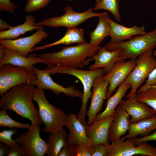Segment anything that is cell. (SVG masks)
I'll return each instance as SVG.
<instances>
[{
	"label": "cell",
	"mask_w": 156,
	"mask_h": 156,
	"mask_svg": "<svg viewBox=\"0 0 156 156\" xmlns=\"http://www.w3.org/2000/svg\"><path fill=\"white\" fill-rule=\"evenodd\" d=\"M34 85L27 83L15 86L5 93L0 100L2 109L12 111L29 119L31 124L42 123L33 102Z\"/></svg>",
	"instance_id": "1"
},
{
	"label": "cell",
	"mask_w": 156,
	"mask_h": 156,
	"mask_svg": "<svg viewBox=\"0 0 156 156\" xmlns=\"http://www.w3.org/2000/svg\"><path fill=\"white\" fill-rule=\"evenodd\" d=\"M101 48L86 42L64 47L58 52L33 54L47 61L48 66L60 65L82 69L89 63L88 59L95 55Z\"/></svg>",
	"instance_id": "2"
},
{
	"label": "cell",
	"mask_w": 156,
	"mask_h": 156,
	"mask_svg": "<svg viewBox=\"0 0 156 156\" xmlns=\"http://www.w3.org/2000/svg\"><path fill=\"white\" fill-rule=\"evenodd\" d=\"M50 74L60 73L72 75L76 77L81 82L83 87L81 98L82 103L77 118L85 127L87 126L85 120L87 112L86 106L89 99L90 97L93 82L97 78L103 77L106 74L103 68L86 70L82 69L67 67L60 65L48 66L46 69Z\"/></svg>",
	"instance_id": "3"
},
{
	"label": "cell",
	"mask_w": 156,
	"mask_h": 156,
	"mask_svg": "<svg viewBox=\"0 0 156 156\" xmlns=\"http://www.w3.org/2000/svg\"><path fill=\"white\" fill-rule=\"evenodd\" d=\"M44 89L38 86L35 88L33 99L38 104L39 117L45 125L43 130L50 133L65 126L68 115L62 109L49 103L45 96Z\"/></svg>",
	"instance_id": "4"
},
{
	"label": "cell",
	"mask_w": 156,
	"mask_h": 156,
	"mask_svg": "<svg viewBox=\"0 0 156 156\" xmlns=\"http://www.w3.org/2000/svg\"><path fill=\"white\" fill-rule=\"evenodd\" d=\"M106 49L121 51L120 56L123 60L136 59L139 55L156 47V27L153 30L142 35H138L127 41L116 43L109 42Z\"/></svg>",
	"instance_id": "5"
},
{
	"label": "cell",
	"mask_w": 156,
	"mask_h": 156,
	"mask_svg": "<svg viewBox=\"0 0 156 156\" xmlns=\"http://www.w3.org/2000/svg\"><path fill=\"white\" fill-rule=\"evenodd\" d=\"M153 49L148 50L136 58L135 67L125 81L131 86V90L126 96V98L135 97L138 88L156 67V59L153 55Z\"/></svg>",
	"instance_id": "6"
},
{
	"label": "cell",
	"mask_w": 156,
	"mask_h": 156,
	"mask_svg": "<svg viewBox=\"0 0 156 156\" xmlns=\"http://www.w3.org/2000/svg\"><path fill=\"white\" fill-rule=\"evenodd\" d=\"M64 10L65 13L63 15L49 18L42 21L35 23V25L53 27H64L67 29L76 27L89 18L98 17L107 12H94L91 8L84 12H77L74 11L72 7L69 6H65Z\"/></svg>",
	"instance_id": "7"
},
{
	"label": "cell",
	"mask_w": 156,
	"mask_h": 156,
	"mask_svg": "<svg viewBox=\"0 0 156 156\" xmlns=\"http://www.w3.org/2000/svg\"><path fill=\"white\" fill-rule=\"evenodd\" d=\"M36 78L33 71L10 64H4L0 66V95L2 96L13 87Z\"/></svg>",
	"instance_id": "8"
},
{
	"label": "cell",
	"mask_w": 156,
	"mask_h": 156,
	"mask_svg": "<svg viewBox=\"0 0 156 156\" xmlns=\"http://www.w3.org/2000/svg\"><path fill=\"white\" fill-rule=\"evenodd\" d=\"M125 139L120 138L111 142L107 146L109 156H132L141 155L156 156V147L147 142H141L136 145L132 138Z\"/></svg>",
	"instance_id": "9"
},
{
	"label": "cell",
	"mask_w": 156,
	"mask_h": 156,
	"mask_svg": "<svg viewBox=\"0 0 156 156\" xmlns=\"http://www.w3.org/2000/svg\"><path fill=\"white\" fill-rule=\"evenodd\" d=\"M28 129L15 140L23 146L27 156H43L46 153L47 145L40 137V125L31 124Z\"/></svg>",
	"instance_id": "10"
},
{
	"label": "cell",
	"mask_w": 156,
	"mask_h": 156,
	"mask_svg": "<svg viewBox=\"0 0 156 156\" xmlns=\"http://www.w3.org/2000/svg\"><path fill=\"white\" fill-rule=\"evenodd\" d=\"M32 70L36 75L37 78L27 83L36 85L46 90H51L56 95L63 93L71 98L76 97L81 99L83 92L75 88L74 86L65 88L55 82L47 70H40L33 66Z\"/></svg>",
	"instance_id": "11"
},
{
	"label": "cell",
	"mask_w": 156,
	"mask_h": 156,
	"mask_svg": "<svg viewBox=\"0 0 156 156\" xmlns=\"http://www.w3.org/2000/svg\"><path fill=\"white\" fill-rule=\"evenodd\" d=\"M136 59L117 62L112 70L103 77L109 82L105 99H108L116 89L122 83L133 70L136 64Z\"/></svg>",
	"instance_id": "12"
},
{
	"label": "cell",
	"mask_w": 156,
	"mask_h": 156,
	"mask_svg": "<svg viewBox=\"0 0 156 156\" xmlns=\"http://www.w3.org/2000/svg\"><path fill=\"white\" fill-rule=\"evenodd\" d=\"M49 36L43 27L37 29L31 35L15 40H0V46L15 50L26 57L35 46Z\"/></svg>",
	"instance_id": "13"
},
{
	"label": "cell",
	"mask_w": 156,
	"mask_h": 156,
	"mask_svg": "<svg viewBox=\"0 0 156 156\" xmlns=\"http://www.w3.org/2000/svg\"><path fill=\"white\" fill-rule=\"evenodd\" d=\"M103 77L96 78L93 83L90 97L91 102L86 113L88 117L87 122V126L91 125L95 120L97 114L101 110L104 100L105 99L109 82Z\"/></svg>",
	"instance_id": "14"
},
{
	"label": "cell",
	"mask_w": 156,
	"mask_h": 156,
	"mask_svg": "<svg viewBox=\"0 0 156 156\" xmlns=\"http://www.w3.org/2000/svg\"><path fill=\"white\" fill-rule=\"evenodd\" d=\"M65 126L69 130L67 143L76 146H83L91 148L90 141L86 134V127L79 120L77 115L69 113Z\"/></svg>",
	"instance_id": "15"
},
{
	"label": "cell",
	"mask_w": 156,
	"mask_h": 156,
	"mask_svg": "<svg viewBox=\"0 0 156 156\" xmlns=\"http://www.w3.org/2000/svg\"><path fill=\"white\" fill-rule=\"evenodd\" d=\"M114 117L115 115L95 120L91 125L86 127V135L90 141L91 147L99 144L107 146L110 144L108 140V132Z\"/></svg>",
	"instance_id": "16"
},
{
	"label": "cell",
	"mask_w": 156,
	"mask_h": 156,
	"mask_svg": "<svg viewBox=\"0 0 156 156\" xmlns=\"http://www.w3.org/2000/svg\"><path fill=\"white\" fill-rule=\"evenodd\" d=\"M118 106L125 110L131 117V123L151 117L156 114L155 110L146 103L137 101L135 97L122 99Z\"/></svg>",
	"instance_id": "17"
},
{
	"label": "cell",
	"mask_w": 156,
	"mask_h": 156,
	"mask_svg": "<svg viewBox=\"0 0 156 156\" xmlns=\"http://www.w3.org/2000/svg\"><path fill=\"white\" fill-rule=\"evenodd\" d=\"M121 52V51L119 49L113 51L107 50L104 45L95 55L88 59L89 62L92 60L94 61V64L89 66V70L103 68L106 74L108 73L112 70L117 62L123 60L120 56Z\"/></svg>",
	"instance_id": "18"
},
{
	"label": "cell",
	"mask_w": 156,
	"mask_h": 156,
	"mask_svg": "<svg viewBox=\"0 0 156 156\" xmlns=\"http://www.w3.org/2000/svg\"><path fill=\"white\" fill-rule=\"evenodd\" d=\"M2 48L5 55L3 60L0 62V66L5 64H9L33 71L32 67L36 64L41 63L48 65L47 61L33 54L29 55L28 57H25L15 50Z\"/></svg>",
	"instance_id": "19"
},
{
	"label": "cell",
	"mask_w": 156,
	"mask_h": 156,
	"mask_svg": "<svg viewBox=\"0 0 156 156\" xmlns=\"http://www.w3.org/2000/svg\"><path fill=\"white\" fill-rule=\"evenodd\" d=\"M131 124L130 115L124 109L117 106L115 117L109 127L108 140L109 142L118 139L128 132Z\"/></svg>",
	"instance_id": "20"
},
{
	"label": "cell",
	"mask_w": 156,
	"mask_h": 156,
	"mask_svg": "<svg viewBox=\"0 0 156 156\" xmlns=\"http://www.w3.org/2000/svg\"><path fill=\"white\" fill-rule=\"evenodd\" d=\"M110 29L109 36L111 43H116L130 40L132 36L142 35L146 33L144 25L138 26L137 25L131 27H127L117 23L109 19Z\"/></svg>",
	"instance_id": "21"
},
{
	"label": "cell",
	"mask_w": 156,
	"mask_h": 156,
	"mask_svg": "<svg viewBox=\"0 0 156 156\" xmlns=\"http://www.w3.org/2000/svg\"><path fill=\"white\" fill-rule=\"evenodd\" d=\"M131 86L129 83L124 81L118 87L115 94L108 99L105 110L97 114L95 120L103 119L115 114V109L122 98L125 96L127 91Z\"/></svg>",
	"instance_id": "22"
},
{
	"label": "cell",
	"mask_w": 156,
	"mask_h": 156,
	"mask_svg": "<svg viewBox=\"0 0 156 156\" xmlns=\"http://www.w3.org/2000/svg\"><path fill=\"white\" fill-rule=\"evenodd\" d=\"M68 135L63 127H60L49 133L47 143L46 155L58 156L62 148L67 144Z\"/></svg>",
	"instance_id": "23"
},
{
	"label": "cell",
	"mask_w": 156,
	"mask_h": 156,
	"mask_svg": "<svg viewBox=\"0 0 156 156\" xmlns=\"http://www.w3.org/2000/svg\"><path fill=\"white\" fill-rule=\"evenodd\" d=\"M156 129V114L154 116L131 123L128 134L122 137L125 139L140 135L144 137L151 134Z\"/></svg>",
	"instance_id": "24"
},
{
	"label": "cell",
	"mask_w": 156,
	"mask_h": 156,
	"mask_svg": "<svg viewBox=\"0 0 156 156\" xmlns=\"http://www.w3.org/2000/svg\"><path fill=\"white\" fill-rule=\"evenodd\" d=\"M25 21L22 24L12 27L6 30L0 31V40H12L16 39L20 36L33 30L38 29L42 26L35 25V19L31 14L26 15Z\"/></svg>",
	"instance_id": "25"
},
{
	"label": "cell",
	"mask_w": 156,
	"mask_h": 156,
	"mask_svg": "<svg viewBox=\"0 0 156 156\" xmlns=\"http://www.w3.org/2000/svg\"><path fill=\"white\" fill-rule=\"evenodd\" d=\"M84 36L82 29L76 27L68 28L65 35L61 39L50 44L39 47H34L32 49V52L43 50L60 44L69 45L75 43L79 44L85 43L86 42Z\"/></svg>",
	"instance_id": "26"
},
{
	"label": "cell",
	"mask_w": 156,
	"mask_h": 156,
	"mask_svg": "<svg viewBox=\"0 0 156 156\" xmlns=\"http://www.w3.org/2000/svg\"><path fill=\"white\" fill-rule=\"evenodd\" d=\"M99 22L95 29L89 34L90 41L89 43L94 46H99L105 38L109 36L110 24L108 13L98 17Z\"/></svg>",
	"instance_id": "27"
},
{
	"label": "cell",
	"mask_w": 156,
	"mask_h": 156,
	"mask_svg": "<svg viewBox=\"0 0 156 156\" xmlns=\"http://www.w3.org/2000/svg\"><path fill=\"white\" fill-rule=\"evenodd\" d=\"M135 98L138 101L146 104L156 113V86H150L142 90H138Z\"/></svg>",
	"instance_id": "28"
},
{
	"label": "cell",
	"mask_w": 156,
	"mask_h": 156,
	"mask_svg": "<svg viewBox=\"0 0 156 156\" xmlns=\"http://www.w3.org/2000/svg\"><path fill=\"white\" fill-rule=\"evenodd\" d=\"M120 0H100L96 3L93 10L103 9L109 11L117 21L120 22L122 18L119 11Z\"/></svg>",
	"instance_id": "29"
},
{
	"label": "cell",
	"mask_w": 156,
	"mask_h": 156,
	"mask_svg": "<svg viewBox=\"0 0 156 156\" xmlns=\"http://www.w3.org/2000/svg\"><path fill=\"white\" fill-rule=\"evenodd\" d=\"M6 110L2 109L0 111V127H8L10 129L20 128L29 129L31 125L17 122L9 116Z\"/></svg>",
	"instance_id": "30"
},
{
	"label": "cell",
	"mask_w": 156,
	"mask_h": 156,
	"mask_svg": "<svg viewBox=\"0 0 156 156\" xmlns=\"http://www.w3.org/2000/svg\"><path fill=\"white\" fill-rule=\"evenodd\" d=\"M17 133V130L15 128L3 130L0 133V141L11 147L20 145L15 140H13L12 138V136Z\"/></svg>",
	"instance_id": "31"
},
{
	"label": "cell",
	"mask_w": 156,
	"mask_h": 156,
	"mask_svg": "<svg viewBox=\"0 0 156 156\" xmlns=\"http://www.w3.org/2000/svg\"><path fill=\"white\" fill-rule=\"evenodd\" d=\"M51 0H28L24 9L27 13L34 12L44 8Z\"/></svg>",
	"instance_id": "32"
},
{
	"label": "cell",
	"mask_w": 156,
	"mask_h": 156,
	"mask_svg": "<svg viewBox=\"0 0 156 156\" xmlns=\"http://www.w3.org/2000/svg\"><path fill=\"white\" fill-rule=\"evenodd\" d=\"M91 156H109V152L107 146L99 144L89 149Z\"/></svg>",
	"instance_id": "33"
},
{
	"label": "cell",
	"mask_w": 156,
	"mask_h": 156,
	"mask_svg": "<svg viewBox=\"0 0 156 156\" xmlns=\"http://www.w3.org/2000/svg\"><path fill=\"white\" fill-rule=\"evenodd\" d=\"M154 56H156V49L153 52ZM145 83L138 90H143L147 87L156 85V67L153 70L145 81Z\"/></svg>",
	"instance_id": "34"
},
{
	"label": "cell",
	"mask_w": 156,
	"mask_h": 156,
	"mask_svg": "<svg viewBox=\"0 0 156 156\" xmlns=\"http://www.w3.org/2000/svg\"><path fill=\"white\" fill-rule=\"evenodd\" d=\"M18 7L10 0H0V10L6 11L15 15V10Z\"/></svg>",
	"instance_id": "35"
},
{
	"label": "cell",
	"mask_w": 156,
	"mask_h": 156,
	"mask_svg": "<svg viewBox=\"0 0 156 156\" xmlns=\"http://www.w3.org/2000/svg\"><path fill=\"white\" fill-rule=\"evenodd\" d=\"M76 146L67 143L60 151L58 156H76Z\"/></svg>",
	"instance_id": "36"
},
{
	"label": "cell",
	"mask_w": 156,
	"mask_h": 156,
	"mask_svg": "<svg viewBox=\"0 0 156 156\" xmlns=\"http://www.w3.org/2000/svg\"><path fill=\"white\" fill-rule=\"evenodd\" d=\"M7 156H26L25 151L22 145L10 147Z\"/></svg>",
	"instance_id": "37"
},
{
	"label": "cell",
	"mask_w": 156,
	"mask_h": 156,
	"mask_svg": "<svg viewBox=\"0 0 156 156\" xmlns=\"http://www.w3.org/2000/svg\"><path fill=\"white\" fill-rule=\"evenodd\" d=\"M135 144L137 145L141 142L149 141H156V129L152 134L144 137L138 138L136 137L132 138Z\"/></svg>",
	"instance_id": "38"
},
{
	"label": "cell",
	"mask_w": 156,
	"mask_h": 156,
	"mask_svg": "<svg viewBox=\"0 0 156 156\" xmlns=\"http://www.w3.org/2000/svg\"><path fill=\"white\" fill-rule=\"evenodd\" d=\"M90 149L85 146H77L76 156H91L89 151Z\"/></svg>",
	"instance_id": "39"
},
{
	"label": "cell",
	"mask_w": 156,
	"mask_h": 156,
	"mask_svg": "<svg viewBox=\"0 0 156 156\" xmlns=\"http://www.w3.org/2000/svg\"><path fill=\"white\" fill-rule=\"evenodd\" d=\"M10 147L7 145L0 144V156H4L7 155L9 152Z\"/></svg>",
	"instance_id": "40"
},
{
	"label": "cell",
	"mask_w": 156,
	"mask_h": 156,
	"mask_svg": "<svg viewBox=\"0 0 156 156\" xmlns=\"http://www.w3.org/2000/svg\"><path fill=\"white\" fill-rule=\"evenodd\" d=\"M12 26L9 25L4 20L0 19V31H2L6 28L10 29Z\"/></svg>",
	"instance_id": "41"
},
{
	"label": "cell",
	"mask_w": 156,
	"mask_h": 156,
	"mask_svg": "<svg viewBox=\"0 0 156 156\" xmlns=\"http://www.w3.org/2000/svg\"><path fill=\"white\" fill-rule=\"evenodd\" d=\"M5 55V53L3 50V48L0 46V62L3 60Z\"/></svg>",
	"instance_id": "42"
},
{
	"label": "cell",
	"mask_w": 156,
	"mask_h": 156,
	"mask_svg": "<svg viewBox=\"0 0 156 156\" xmlns=\"http://www.w3.org/2000/svg\"><path fill=\"white\" fill-rule=\"evenodd\" d=\"M96 3L98 2V1H99L100 0H95Z\"/></svg>",
	"instance_id": "43"
},
{
	"label": "cell",
	"mask_w": 156,
	"mask_h": 156,
	"mask_svg": "<svg viewBox=\"0 0 156 156\" xmlns=\"http://www.w3.org/2000/svg\"></svg>",
	"instance_id": "44"
},
{
	"label": "cell",
	"mask_w": 156,
	"mask_h": 156,
	"mask_svg": "<svg viewBox=\"0 0 156 156\" xmlns=\"http://www.w3.org/2000/svg\"><path fill=\"white\" fill-rule=\"evenodd\" d=\"M69 0V1H71V0Z\"/></svg>",
	"instance_id": "45"
}]
</instances>
